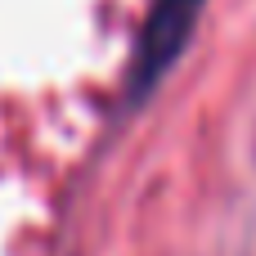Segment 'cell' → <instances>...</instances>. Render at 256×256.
<instances>
[{
    "mask_svg": "<svg viewBox=\"0 0 256 256\" xmlns=\"http://www.w3.org/2000/svg\"><path fill=\"white\" fill-rule=\"evenodd\" d=\"M202 4H207V0H153L148 18H144V27H140L135 58H130V99H144V94L166 76V68H171V63L180 58V50L189 45Z\"/></svg>",
    "mask_w": 256,
    "mask_h": 256,
    "instance_id": "6da1fadb",
    "label": "cell"
}]
</instances>
